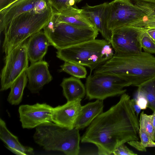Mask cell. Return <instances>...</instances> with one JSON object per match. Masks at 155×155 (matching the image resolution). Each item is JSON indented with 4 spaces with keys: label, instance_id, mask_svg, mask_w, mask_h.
Returning a JSON list of instances; mask_svg holds the SVG:
<instances>
[{
    "label": "cell",
    "instance_id": "1",
    "mask_svg": "<svg viewBox=\"0 0 155 155\" xmlns=\"http://www.w3.org/2000/svg\"><path fill=\"white\" fill-rule=\"evenodd\" d=\"M130 100L127 94H122L116 104L102 112L88 126L81 142L94 144L98 155H109L121 144L139 140V121Z\"/></svg>",
    "mask_w": 155,
    "mask_h": 155
},
{
    "label": "cell",
    "instance_id": "2",
    "mask_svg": "<svg viewBox=\"0 0 155 155\" xmlns=\"http://www.w3.org/2000/svg\"><path fill=\"white\" fill-rule=\"evenodd\" d=\"M93 73H108L126 78L131 86L138 87L155 77V57L145 52L122 56L114 55Z\"/></svg>",
    "mask_w": 155,
    "mask_h": 155
},
{
    "label": "cell",
    "instance_id": "3",
    "mask_svg": "<svg viewBox=\"0 0 155 155\" xmlns=\"http://www.w3.org/2000/svg\"><path fill=\"white\" fill-rule=\"evenodd\" d=\"M54 12L50 5L45 10H34L15 18L5 28L2 48L5 55L48 24Z\"/></svg>",
    "mask_w": 155,
    "mask_h": 155
},
{
    "label": "cell",
    "instance_id": "4",
    "mask_svg": "<svg viewBox=\"0 0 155 155\" xmlns=\"http://www.w3.org/2000/svg\"><path fill=\"white\" fill-rule=\"evenodd\" d=\"M114 55L111 45L104 39H95L57 50L56 56L64 62L88 67L90 74Z\"/></svg>",
    "mask_w": 155,
    "mask_h": 155
},
{
    "label": "cell",
    "instance_id": "5",
    "mask_svg": "<svg viewBox=\"0 0 155 155\" xmlns=\"http://www.w3.org/2000/svg\"><path fill=\"white\" fill-rule=\"evenodd\" d=\"M35 142L47 151H58L67 155H78L81 138L79 130L69 129L52 122L36 128Z\"/></svg>",
    "mask_w": 155,
    "mask_h": 155
},
{
    "label": "cell",
    "instance_id": "6",
    "mask_svg": "<svg viewBox=\"0 0 155 155\" xmlns=\"http://www.w3.org/2000/svg\"><path fill=\"white\" fill-rule=\"evenodd\" d=\"M50 44L57 50L95 39L99 32L94 27H84L56 22L51 18L43 29Z\"/></svg>",
    "mask_w": 155,
    "mask_h": 155
},
{
    "label": "cell",
    "instance_id": "7",
    "mask_svg": "<svg viewBox=\"0 0 155 155\" xmlns=\"http://www.w3.org/2000/svg\"><path fill=\"white\" fill-rule=\"evenodd\" d=\"M123 76L108 73H93L87 77L85 84L86 94L89 100L103 101L107 98L125 93L124 88L131 86Z\"/></svg>",
    "mask_w": 155,
    "mask_h": 155
},
{
    "label": "cell",
    "instance_id": "8",
    "mask_svg": "<svg viewBox=\"0 0 155 155\" xmlns=\"http://www.w3.org/2000/svg\"><path fill=\"white\" fill-rule=\"evenodd\" d=\"M25 42L14 48L6 55L1 74V91L10 88L15 80L28 67L29 59Z\"/></svg>",
    "mask_w": 155,
    "mask_h": 155
},
{
    "label": "cell",
    "instance_id": "9",
    "mask_svg": "<svg viewBox=\"0 0 155 155\" xmlns=\"http://www.w3.org/2000/svg\"><path fill=\"white\" fill-rule=\"evenodd\" d=\"M109 5L108 27L112 31L141 19L146 15L131 0H114Z\"/></svg>",
    "mask_w": 155,
    "mask_h": 155
},
{
    "label": "cell",
    "instance_id": "10",
    "mask_svg": "<svg viewBox=\"0 0 155 155\" xmlns=\"http://www.w3.org/2000/svg\"><path fill=\"white\" fill-rule=\"evenodd\" d=\"M140 30L128 25L117 28L112 31L110 44L114 56H122L141 52L138 40Z\"/></svg>",
    "mask_w": 155,
    "mask_h": 155
},
{
    "label": "cell",
    "instance_id": "11",
    "mask_svg": "<svg viewBox=\"0 0 155 155\" xmlns=\"http://www.w3.org/2000/svg\"><path fill=\"white\" fill-rule=\"evenodd\" d=\"M53 109L46 103L20 105L18 111L22 127L24 129H32L52 122Z\"/></svg>",
    "mask_w": 155,
    "mask_h": 155
},
{
    "label": "cell",
    "instance_id": "12",
    "mask_svg": "<svg viewBox=\"0 0 155 155\" xmlns=\"http://www.w3.org/2000/svg\"><path fill=\"white\" fill-rule=\"evenodd\" d=\"M47 0H17L0 10V31L3 32L6 26L15 18L29 11H42L48 7Z\"/></svg>",
    "mask_w": 155,
    "mask_h": 155
},
{
    "label": "cell",
    "instance_id": "13",
    "mask_svg": "<svg viewBox=\"0 0 155 155\" xmlns=\"http://www.w3.org/2000/svg\"><path fill=\"white\" fill-rule=\"evenodd\" d=\"M81 9L83 13L101 33L104 39L110 43L112 31L108 27L109 3L105 2L94 6L86 3Z\"/></svg>",
    "mask_w": 155,
    "mask_h": 155
},
{
    "label": "cell",
    "instance_id": "14",
    "mask_svg": "<svg viewBox=\"0 0 155 155\" xmlns=\"http://www.w3.org/2000/svg\"><path fill=\"white\" fill-rule=\"evenodd\" d=\"M82 99L67 101L65 104L53 107L52 122L69 129L75 127L76 122L82 106Z\"/></svg>",
    "mask_w": 155,
    "mask_h": 155
},
{
    "label": "cell",
    "instance_id": "15",
    "mask_svg": "<svg viewBox=\"0 0 155 155\" xmlns=\"http://www.w3.org/2000/svg\"><path fill=\"white\" fill-rule=\"evenodd\" d=\"M46 61L41 60L31 63L26 71L28 84V88L33 93H38L44 86L52 80Z\"/></svg>",
    "mask_w": 155,
    "mask_h": 155
},
{
    "label": "cell",
    "instance_id": "16",
    "mask_svg": "<svg viewBox=\"0 0 155 155\" xmlns=\"http://www.w3.org/2000/svg\"><path fill=\"white\" fill-rule=\"evenodd\" d=\"M49 45V40L43 30L29 37L26 46L28 58L31 63L42 60Z\"/></svg>",
    "mask_w": 155,
    "mask_h": 155
},
{
    "label": "cell",
    "instance_id": "17",
    "mask_svg": "<svg viewBox=\"0 0 155 155\" xmlns=\"http://www.w3.org/2000/svg\"><path fill=\"white\" fill-rule=\"evenodd\" d=\"M51 19L56 22H63L80 27H94L83 13L81 9L71 6L61 12L54 11Z\"/></svg>",
    "mask_w": 155,
    "mask_h": 155
},
{
    "label": "cell",
    "instance_id": "18",
    "mask_svg": "<svg viewBox=\"0 0 155 155\" xmlns=\"http://www.w3.org/2000/svg\"><path fill=\"white\" fill-rule=\"evenodd\" d=\"M0 138L7 148L15 154L28 155L34 154L32 148L24 146L21 144L18 137L10 131L5 122L1 118L0 119Z\"/></svg>",
    "mask_w": 155,
    "mask_h": 155
},
{
    "label": "cell",
    "instance_id": "19",
    "mask_svg": "<svg viewBox=\"0 0 155 155\" xmlns=\"http://www.w3.org/2000/svg\"><path fill=\"white\" fill-rule=\"evenodd\" d=\"M103 101L96 100L82 106L76 122L75 127L82 129L88 126L99 115L103 112Z\"/></svg>",
    "mask_w": 155,
    "mask_h": 155
},
{
    "label": "cell",
    "instance_id": "20",
    "mask_svg": "<svg viewBox=\"0 0 155 155\" xmlns=\"http://www.w3.org/2000/svg\"><path fill=\"white\" fill-rule=\"evenodd\" d=\"M61 86L67 101L82 99L86 94L85 87L79 78L73 76L64 78Z\"/></svg>",
    "mask_w": 155,
    "mask_h": 155
},
{
    "label": "cell",
    "instance_id": "21",
    "mask_svg": "<svg viewBox=\"0 0 155 155\" xmlns=\"http://www.w3.org/2000/svg\"><path fill=\"white\" fill-rule=\"evenodd\" d=\"M131 1L143 11L146 15L141 19L127 25L142 30L155 28V5L148 4L137 0Z\"/></svg>",
    "mask_w": 155,
    "mask_h": 155
},
{
    "label": "cell",
    "instance_id": "22",
    "mask_svg": "<svg viewBox=\"0 0 155 155\" xmlns=\"http://www.w3.org/2000/svg\"><path fill=\"white\" fill-rule=\"evenodd\" d=\"M28 81L25 71L15 80L10 87V91L7 98L9 103L12 105H17L21 102Z\"/></svg>",
    "mask_w": 155,
    "mask_h": 155
},
{
    "label": "cell",
    "instance_id": "23",
    "mask_svg": "<svg viewBox=\"0 0 155 155\" xmlns=\"http://www.w3.org/2000/svg\"><path fill=\"white\" fill-rule=\"evenodd\" d=\"M138 87L148 101V107L153 112L155 111V77L145 82Z\"/></svg>",
    "mask_w": 155,
    "mask_h": 155
},
{
    "label": "cell",
    "instance_id": "24",
    "mask_svg": "<svg viewBox=\"0 0 155 155\" xmlns=\"http://www.w3.org/2000/svg\"><path fill=\"white\" fill-rule=\"evenodd\" d=\"M60 67L61 71L65 72L78 78H85L87 74L85 68L78 64L65 61Z\"/></svg>",
    "mask_w": 155,
    "mask_h": 155
},
{
    "label": "cell",
    "instance_id": "25",
    "mask_svg": "<svg viewBox=\"0 0 155 155\" xmlns=\"http://www.w3.org/2000/svg\"><path fill=\"white\" fill-rule=\"evenodd\" d=\"M139 129L146 132L154 141V133L153 124L152 114L148 115L143 111L140 114L139 120Z\"/></svg>",
    "mask_w": 155,
    "mask_h": 155
},
{
    "label": "cell",
    "instance_id": "26",
    "mask_svg": "<svg viewBox=\"0 0 155 155\" xmlns=\"http://www.w3.org/2000/svg\"><path fill=\"white\" fill-rule=\"evenodd\" d=\"M138 38L142 48L145 52L155 54V42L145 30H140Z\"/></svg>",
    "mask_w": 155,
    "mask_h": 155
},
{
    "label": "cell",
    "instance_id": "27",
    "mask_svg": "<svg viewBox=\"0 0 155 155\" xmlns=\"http://www.w3.org/2000/svg\"><path fill=\"white\" fill-rule=\"evenodd\" d=\"M83 0H47L49 5L55 11L61 12L71 7H76V4Z\"/></svg>",
    "mask_w": 155,
    "mask_h": 155
},
{
    "label": "cell",
    "instance_id": "28",
    "mask_svg": "<svg viewBox=\"0 0 155 155\" xmlns=\"http://www.w3.org/2000/svg\"><path fill=\"white\" fill-rule=\"evenodd\" d=\"M139 137L141 143L146 147H155V142L152 140L145 131L139 129Z\"/></svg>",
    "mask_w": 155,
    "mask_h": 155
},
{
    "label": "cell",
    "instance_id": "29",
    "mask_svg": "<svg viewBox=\"0 0 155 155\" xmlns=\"http://www.w3.org/2000/svg\"><path fill=\"white\" fill-rule=\"evenodd\" d=\"M112 154L114 155H137L129 149L125 144H122L118 146L114 150Z\"/></svg>",
    "mask_w": 155,
    "mask_h": 155
},
{
    "label": "cell",
    "instance_id": "30",
    "mask_svg": "<svg viewBox=\"0 0 155 155\" xmlns=\"http://www.w3.org/2000/svg\"><path fill=\"white\" fill-rule=\"evenodd\" d=\"M135 99L141 110L145 109L147 107L148 101L146 97L142 92L137 89Z\"/></svg>",
    "mask_w": 155,
    "mask_h": 155
},
{
    "label": "cell",
    "instance_id": "31",
    "mask_svg": "<svg viewBox=\"0 0 155 155\" xmlns=\"http://www.w3.org/2000/svg\"><path fill=\"white\" fill-rule=\"evenodd\" d=\"M130 146L140 151L145 152L147 151L146 147L141 143L138 140H131L127 142Z\"/></svg>",
    "mask_w": 155,
    "mask_h": 155
},
{
    "label": "cell",
    "instance_id": "32",
    "mask_svg": "<svg viewBox=\"0 0 155 155\" xmlns=\"http://www.w3.org/2000/svg\"><path fill=\"white\" fill-rule=\"evenodd\" d=\"M132 106L134 110L137 117L140 113L141 109L137 104L136 100L134 98L130 100Z\"/></svg>",
    "mask_w": 155,
    "mask_h": 155
},
{
    "label": "cell",
    "instance_id": "33",
    "mask_svg": "<svg viewBox=\"0 0 155 155\" xmlns=\"http://www.w3.org/2000/svg\"><path fill=\"white\" fill-rule=\"evenodd\" d=\"M17 0H0V10Z\"/></svg>",
    "mask_w": 155,
    "mask_h": 155
},
{
    "label": "cell",
    "instance_id": "34",
    "mask_svg": "<svg viewBox=\"0 0 155 155\" xmlns=\"http://www.w3.org/2000/svg\"><path fill=\"white\" fill-rule=\"evenodd\" d=\"M144 30L146 31L148 35L155 42V28H147Z\"/></svg>",
    "mask_w": 155,
    "mask_h": 155
},
{
    "label": "cell",
    "instance_id": "35",
    "mask_svg": "<svg viewBox=\"0 0 155 155\" xmlns=\"http://www.w3.org/2000/svg\"><path fill=\"white\" fill-rule=\"evenodd\" d=\"M146 3L155 5V0H137Z\"/></svg>",
    "mask_w": 155,
    "mask_h": 155
},
{
    "label": "cell",
    "instance_id": "36",
    "mask_svg": "<svg viewBox=\"0 0 155 155\" xmlns=\"http://www.w3.org/2000/svg\"><path fill=\"white\" fill-rule=\"evenodd\" d=\"M153 124L154 133V141H155V111L153 112Z\"/></svg>",
    "mask_w": 155,
    "mask_h": 155
}]
</instances>
